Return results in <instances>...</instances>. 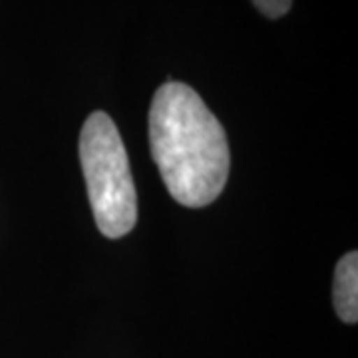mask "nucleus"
Masks as SVG:
<instances>
[{
  "mask_svg": "<svg viewBox=\"0 0 358 358\" xmlns=\"http://www.w3.org/2000/svg\"><path fill=\"white\" fill-rule=\"evenodd\" d=\"M333 301L336 315L346 324L358 320V253H346L334 268Z\"/></svg>",
  "mask_w": 358,
  "mask_h": 358,
  "instance_id": "obj_3",
  "label": "nucleus"
},
{
  "mask_svg": "<svg viewBox=\"0 0 358 358\" xmlns=\"http://www.w3.org/2000/svg\"><path fill=\"white\" fill-rule=\"evenodd\" d=\"M257 6V10L265 14L267 18H281L291 10L293 0H251Z\"/></svg>",
  "mask_w": 358,
  "mask_h": 358,
  "instance_id": "obj_4",
  "label": "nucleus"
},
{
  "mask_svg": "<svg viewBox=\"0 0 358 358\" xmlns=\"http://www.w3.org/2000/svg\"><path fill=\"white\" fill-rule=\"evenodd\" d=\"M150 148L169 195L185 207L215 201L229 178L225 129L187 84L169 80L150 108Z\"/></svg>",
  "mask_w": 358,
  "mask_h": 358,
  "instance_id": "obj_1",
  "label": "nucleus"
},
{
  "mask_svg": "<svg viewBox=\"0 0 358 358\" xmlns=\"http://www.w3.org/2000/svg\"><path fill=\"white\" fill-rule=\"evenodd\" d=\"M80 164L98 229L110 239L128 235L138 223V193L122 136L103 112H94L80 134Z\"/></svg>",
  "mask_w": 358,
  "mask_h": 358,
  "instance_id": "obj_2",
  "label": "nucleus"
}]
</instances>
